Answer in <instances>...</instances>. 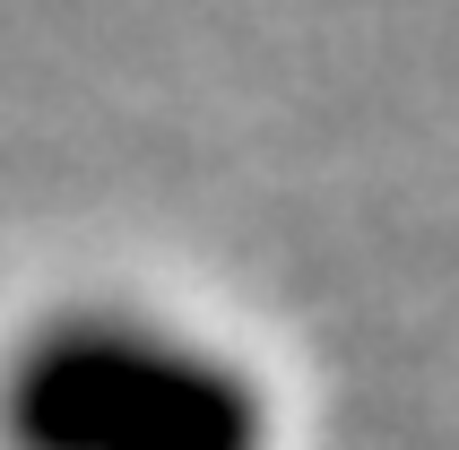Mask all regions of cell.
<instances>
[{"instance_id": "1", "label": "cell", "mask_w": 459, "mask_h": 450, "mask_svg": "<svg viewBox=\"0 0 459 450\" xmlns=\"http://www.w3.org/2000/svg\"><path fill=\"white\" fill-rule=\"evenodd\" d=\"M278 416L234 347L156 312H52L0 355V450H269Z\"/></svg>"}]
</instances>
